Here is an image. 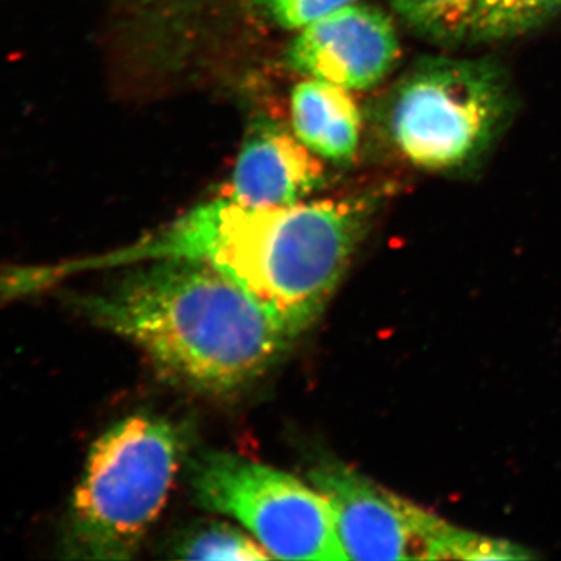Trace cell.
I'll list each match as a JSON object with an SVG mask.
<instances>
[{
    "instance_id": "cell-1",
    "label": "cell",
    "mask_w": 561,
    "mask_h": 561,
    "mask_svg": "<svg viewBox=\"0 0 561 561\" xmlns=\"http://www.w3.org/2000/svg\"><path fill=\"white\" fill-rule=\"evenodd\" d=\"M376 198L251 206L221 195L125 245L66 265L119 267L160 260L205 262L260 302L291 337L327 309L376 213Z\"/></svg>"
},
{
    "instance_id": "cell-2",
    "label": "cell",
    "mask_w": 561,
    "mask_h": 561,
    "mask_svg": "<svg viewBox=\"0 0 561 561\" xmlns=\"http://www.w3.org/2000/svg\"><path fill=\"white\" fill-rule=\"evenodd\" d=\"M81 311L203 393L227 394L265 375L294 337L241 286L205 262H144Z\"/></svg>"
},
{
    "instance_id": "cell-3",
    "label": "cell",
    "mask_w": 561,
    "mask_h": 561,
    "mask_svg": "<svg viewBox=\"0 0 561 561\" xmlns=\"http://www.w3.org/2000/svg\"><path fill=\"white\" fill-rule=\"evenodd\" d=\"M172 421L138 413L92 445L65 530L68 557L128 560L161 515L183 461Z\"/></svg>"
},
{
    "instance_id": "cell-4",
    "label": "cell",
    "mask_w": 561,
    "mask_h": 561,
    "mask_svg": "<svg viewBox=\"0 0 561 561\" xmlns=\"http://www.w3.org/2000/svg\"><path fill=\"white\" fill-rule=\"evenodd\" d=\"M512 108L504 73L486 60H424L390 110V135L412 164L448 171L478 160Z\"/></svg>"
},
{
    "instance_id": "cell-5",
    "label": "cell",
    "mask_w": 561,
    "mask_h": 561,
    "mask_svg": "<svg viewBox=\"0 0 561 561\" xmlns=\"http://www.w3.org/2000/svg\"><path fill=\"white\" fill-rule=\"evenodd\" d=\"M191 489L198 505L241 524L273 559L348 560L330 502L289 472L214 451L195 461Z\"/></svg>"
},
{
    "instance_id": "cell-6",
    "label": "cell",
    "mask_w": 561,
    "mask_h": 561,
    "mask_svg": "<svg viewBox=\"0 0 561 561\" xmlns=\"http://www.w3.org/2000/svg\"><path fill=\"white\" fill-rule=\"evenodd\" d=\"M309 482L327 497L348 560H470L476 537L362 472L321 459Z\"/></svg>"
},
{
    "instance_id": "cell-7",
    "label": "cell",
    "mask_w": 561,
    "mask_h": 561,
    "mask_svg": "<svg viewBox=\"0 0 561 561\" xmlns=\"http://www.w3.org/2000/svg\"><path fill=\"white\" fill-rule=\"evenodd\" d=\"M400 55L393 22L381 10L351 3L312 22L290 41L287 68L345 90H368L386 79Z\"/></svg>"
},
{
    "instance_id": "cell-8",
    "label": "cell",
    "mask_w": 561,
    "mask_h": 561,
    "mask_svg": "<svg viewBox=\"0 0 561 561\" xmlns=\"http://www.w3.org/2000/svg\"><path fill=\"white\" fill-rule=\"evenodd\" d=\"M323 160L297 135L261 121L243 140L225 197L251 206H290L324 190Z\"/></svg>"
},
{
    "instance_id": "cell-9",
    "label": "cell",
    "mask_w": 561,
    "mask_h": 561,
    "mask_svg": "<svg viewBox=\"0 0 561 561\" xmlns=\"http://www.w3.org/2000/svg\"><path fill=\"white\" fill-rule=\"evenodd\" d=\"M291 124L297 138L321 160L348 162L357 153L360 111L350 91L308 79L291 91Z\"/></svg>"
},
{
    "instance_id": "cell-10",
    "label": "cell",
    "mask_w": 561,
    "mask_h": 561,
    "mask_svg": "<svg viewBox=\"0 0 561 561\" xmlns=\"http://www.w3.org/2000/svg\"><path fill=\"white\" fill-rule=\"evenodd\" d=\"M561 13V0H476L472 41L490 43L535 31Z\"/></svg>"
},
{
    "instance_id": "cell-11",
    "label": "cell",
    "mask_w": 561,
    "mask_h": 561,
    "mask_svg": "<svg viewBox=\"0 0 561 561\" xmlns=\"http://www.w3.org/2000/svg\"><path fill=\"white\" fill-rule=\"evenodd\" d=\"M402 21L424 39L454 46L470 38L476 0H390Z\"/></svg>"
},
{
    "instance_id": "cell-12",
    "label": "cell",
    "mask_w": 561,
    "mask_h": 561,
    "mask_svg": "<svg viewBox=\"0 0 561 561\" xmlns=\"http://www.w3.org/2000/svg\"><path fill=\"white\" fill-rule=\"evenodd\" d=\"M173 556L184 560H272L273 557L249 531L228 523L194 527L173 546Z\"/></svg>"
},
{
    "instance_id": "cell-13",
    "label": "cell",
    "mask_w": 561,
    "mask_h": 561,
    "mask_svg": "<svg viewBox=\"0 0 561 561\" xmlns=\"http://www.w3.org/2000/svg\"><path fill=\"white\" fill-rule=\"evenodd\" d=\"M356 0H256L261 13L276 27L298 31L351 5Z\"/></svg>"
}]
</instances>
